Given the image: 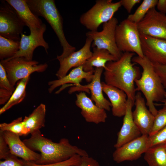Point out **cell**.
<instances>
[{"instance_id": "12", "label": "cell", "mask_w": 166, "mask_h": 166, "mask_svg": "<svg viewBox=\"0 0 166 166\" xmlns=\"http://www.w3.org/2000/svg\"><path fill=\"white\" fill-rule=\"evenodd\" d=\"M148 136L141 135L116 148L113 154V160L117 163L138 159L148 148Z\"/></svg>"}, {"instance_id": "34", "label": "cell", "mask_w": 166, "mask_h": 166, "mask_svg": "<svg viewBox=\"0 0 166 166\" xmlns=\"http://www.w3.org/2000/svg\"><path fill=\"white\" fill-rule=\"evenodd\" d=\"M27 163V161L11 154L3 161H0V166H26Z\"/></svg>"}, {"instance_id": "19", "label": "cell", "mask_w": 166, "mask_h": 166, "mask_svg": "<svg viewBox=\"0 0 166 166\" xmlns=\"http://www.w3.org/2000/svg\"><path fill=\"white\" fill-rule=\"evenodd\" d=\"M0 132L2 133L12 154L26 161L35 163L40 159V154L28 148L21 140L20 136L8 131Z\"/></svg>"}, {"instance_id": "28", "label": "cell", "mask_w": 166, "mask_h": 166, "mask_svg": "<svg viewBox=\"0 0 166 166\" xmlns=\"http://www.w3.org/2000/svg\"><path fill=\"white\" fill-rule=\"evenodd\" d=\"M158 0H144L135 12L128 16L127 19L137 24L144 18L148 11L156 6Z\"/></svg>"}, {"instance_id": "4", "label": "cell", "mask_w": 166, "mask_h": 166, "mask_svg": "<svg viewBox=\"0 0 166 166\" xmlns=\"http://www.w3.org/2000/svg\"><path fill=\"white\" fill-rule=\"evenodd\" d=\"M32 12L44 18L49 24L57 36L63 49L61 54L57 56L59 61L74 52L76 48L71 45L65 36L63 21L54 0H26Z\"/></svg>"}, {"instance_id": "22", "label": "cell", "mask_w": 166, "mask_h": 166, "mask_svg": "<svg viewBox=\"0 0 166 166\" xmlns=\"http://www.w3.org/2000/svg\"><path fill=\"white\" fill-rule=\"evenodd\" d=\"M15 9L25 26L30 30L40 28L43 23L29 7L26 0H6Z\"/></svg>"}, {"instance_id": "13", "label": "cell", "mask_w": 166, "mask_h": 166, "mask_svg": "<svg viewBox=\"0 0 166 166\" xmlns=\"http://www.w3.org/2000/svg\"><path fill=\"white\" fill-rule=\"evenodd\" d=\"M140 34L144 56L153 64L166 65V40Z\"/></svg>"}, {"instance_id": "8", "label": "cell", "mask_w": 166, "mask_h": 166, "mask_svg": "<svg viewBox=\"0 0 166 166\" xmlns=\"http://www.w3.org/2000/svg\"><path fill=\"white\" fill-rule=\"evenodd\" d=\"M0 4V35L20 42L25 26L15 9L6 0Z\"/></svg>"}, {"instance_id": "29", "label": "cell", "mask_w": 166, "mask_h": 166, "mask_svg": "<svg viewBox=\"0 0 166 166\" xmlns=\"http://www.w3.org/2000/svg\"><path fill=\"white\" fill-rule=\"evenodd\" d=\"M8 131L18 135L25 136V126L22 117L15 119L9 123L0 124V132Z\"/></svg>"}, {"instance_id": "25", "label": "cell", "mask_w": 166, "mask_h": 166, "mask_svg": "<svg viewBox=\"0 0 166 166\" xmlns=\"http://www.w3.org/2000/svg\"><path fill=\"white\" fill-rule=\"evenodd\" d=\"M144 153V159L148 166H166L165 143L153 146Z\"/></svg>"}, {"instance_id": "40", "label": "cell", "mask_w": 166, "mask_h": 166, "mask_svg": "<svg viewBox=\"0 0 166 166\" xmlns=\"http://www.w3.org/2000/svg\"><path fill=\"white\" fill-rule=\"evenodd\" d=\"M161 102L163 103V105H166V99L165 98Z\"/></svg>"}, {"instance_id": "6", "label": "cell", "mask_w": 166, "mask_h": 166, "mask_svg": "<svg viewBox=\"0 0 166 166\" xmlns=\"http://www.w3.org/2000/svg\"><path fill=\"white\" fill-rule=\"evenodd\" d=\"M11 85L14 86L19 80L24 78L35 72L42 73L48 67L46 63L38 64L35 60H29L23 57L1 60Z\"/></svg>"}, {"instance_id": "15", "label": "cell", "mask_w": 166, "mask_h": 166, "mask_svg": "<svg viewBox=\"0 0 166 166\" xmlns=\"http://www.w3.org/2000/svg\"><path fill=\"white\" fill-rule=\"evenodd\" d=\"M132 117L142 135H149L153 124L155 116L146 107V103L140 92L136 94Z\"/></svg>"}, {"instance_id": "36", "label": "cell", "mask_w": 166, "mask_h": 166, "mask_svg": "<svg viewBox=\"0 0 166 166\" xmlns=\"http://www.w3.org/2000/svg\"><path fill=\"white\" fill-rule=\"evenodd\" d=\"M155 70L160 77L165 89L166 88V65L153 64Z\"/></svg>"}, {"instance_id": "14", "label": "cell", "mask_w": 166, "mask_h": 166, "mask_svg": "<svg viewBox=\"0 0 166 166\" xmlns=\"http://www.w3.org/2000/svg\"><path fill=\"white\" fill-rule=\"evenodd\" d=\"M93 42L91 38L87 37L84 46L80 49L75 51L59 61L60 67L56 74L58 79L65 76L71 68L84 65L92 55L93 52L91 51L90 47Z\"/></svg>"}, {"instance_id": "7", "label": "cell", "mask_w": 166, "mask_h": 166, "mask_svg": "<svg viewBox=\"0 0 166 166\" xmlns=\"http://www.w3.org/2000/svg\"><path fill=\"white\" fill-rule=\"evenodd\" d=\"M137 24L126 19L117 26L115 31L117 47L121 52L136 53L144 57Z\"/></svg>"}, {"instance_id": "10", "label": "cell", "mask_w": 166, "mask_h": 166, "mask_svg": "<svg viewBox=\"0 0 166 166\" xmlns=\"http://www.w3.org/2000/svg\"><path fill=\"white\" fill-rule=\"evenodd\" d=\"M140 34L166 40V15L151 8L137 24Z\"/></svg>"}, {"instance_id": "21", "label": "cell", "mask_w": 166, "mask_h": 166, "mask_svg": "<svg viewBox=\"0 0 166 166\" xmlns=\"http://www.w3.org/2000/svg\"><path fill=\"white\" fill-rule=\"evenodd\" d=\"M94 70L85 72L82 65L75 67L63 78L49 82L48 91L51 93L57 87L68 83L73 84L75 87H78L81 85L80 83L83 79L90 83L93 78Z\"/></svg>"}, {"instance_id": "1", "label": "cell", "mask_w": 166, "mask_h": 166, "mask_svg": "<svg viewBox=\"0 0 166 166\" xmlns=\"http://www.w3.org/2000/svg\"><path fill=\"white\" fill-rule=\"evenodd\" d=\"M30 137L22 141L33 151L41 153L40 159L36 163L40 164H53L68 160L76 154L81 156L89 155L84 150L71 144L66 138H61L58 143L45 137L40 130L31 134Z\"/></svg>"}, {"instance_id": "42", "label": "cell", "mask_w": 166, "mask_h": 166, "mask_svg": "<svg viewBox=\"0 0 166 166\" xmlns=\"http://www.w3.org/2000/svg\"><path fill=\"white\" fill-rule=\"evenodd\" d=\"M165 98L166 99V92L165 95Z\"/></svg>"}, {"instance_id": "33", "label": "cell", "mask_w": 166, "mask_h": 166, "mask_svg": "<svg viewBox=\"0 0 166 166\" xmlns=\"http://www.w3.org/2000/svg\"><path fill=\"white\" fill-rule=\"evenodd\" d=\"M0 89H6L14 92L15 88L10 84L7 77L6 73L0 63Z\"/></svg>"}, {"instance_id": "41", "label": "cell", "mask_w": 166, "mask_h": 166, "mask_svg": "<svg viewBox=\"0 0 166 166\" xmlns=\"http://www.w3.org/2000/svg\"><path fill=\"white\" fill-rule=\"evenodd\" d=\"M165 151L166 152V143H165Z\"/></svg>"}, {"instance_id": "35", "label": "cell", "mask_w": 166, "mask_h": 166, "mask_svg": "<svg viewBox=\"0 0 166 166\" xmlns=\"http://www.w3.org/2000/svg\"><path fill=\"white\" fill-rule=\"evenodd\" d=\"M11 154L8 145L0 132V159L5 160Z\"/></svg>"}, {"instance_id": "31", "label": "cell", "mask_w": 166, "mask_h": 166, "mask_svg": "<svg viewBox=\"0 0 166 166\" xmlns=\"http://www.w3.org/2000/svg\"><path fill=\"white\" fill-rule=\"evenodd\" d=\"M81 156L76 154L65 160L53 164H40L31 162L27 161L26 166H72L79 164L81 161Z\"/></svg>"}, {"instance_id": "27", "label": "cell", "mask_w": 166, "mask_h": 166, "mask_svg": "<svg viewBox=\"0 0 166 166\" xmlns=\"http://www.w3.org/2000/svg\"><path fill=\"white\" fill-rule=\"evenodd\" d=\"M20 46V42L11 40L0 35L1 60L12 57L18 51Z\"/></svg>"}, {"instance_id": "2", "label": "cell", "mask_w": 166, "mask_h": 166, "mask_svg": "<svg viewBox=\"0 0 166 166\" xmlns=\"http://www.w3.org/2000/svg\"><path fill=\"white\" fill-rule=\"evenodd\" d=\"M135 53L124 52L116 61H109L104 72L105 82L124 91L127 98L134 101L136 96L135 81L141 76L140 68L132 62Z\"/></svg>"}, {"instance_id": "30", "label": "cell", "mask_w": 166, "mask_h": 166, "mask_svg": "<svg viewBox=\"0 0 166 166\" xmlns=\"http://www.w3.org/2000/svg\"><path fill=\"white\" fill-rule=\"evenodd\" d=\"M163 105V108L158 110L155 116L152 127L149 136L154 135L166 125V105Z\"/></svg>"}, {"instance_id": "37", "label": "cell", "mask_w": 166, "mask_h": 166, "mask_svg": "<svg viewBox=\"0 0 166 166\" xmlns=\"http://www.w3.org/2000/svg\"><path fill=\"white\" fill-rule=\"evenodd\" d=\"M72 166H101L99 162L92 157L89 156L81 157L80 164Z\"/></svg>"}, {"instance_id": "32", "label": "cell", "mask_w": 166, "mask_h": 166, "mask_svg": "<svg viewBox=\"0 0 166 166\" xmlns=\"http://www.w3.org/2000/svg\"><path fill=\"white\" fill-rule=\"evenodd\" d=\"M166 143V125L156 133L149 136L148 140V148L154 145Z\"/></svg>"}, {"instance_id": "39", "label": "cell", "mask_w": 166, "mask_h": 166, "mask_svg": "<svg viewBox=\"0 0 166 166\" xmlns=\"http://www.w3.org/2000/svg\"><path fill=\"white\" fill-rule=\"evenodd\" d=\"M157 9L159 12L163 14L166 13V0H158Z\"/></svg>"}, {"instance_id": "3", "label": "cell", "mask_w": 166, "mask_h": 166, "mask_svg": "<svg viewBox=\"0 0 166 166\" xmlns=\"http://www.w3.org/2000/svg\"><path fill=\"white\" fill-rule=\"evenodd\" d=\"M132 61L139 65L143 71L140 77L136 80V91H140L145 97L146 105L149 110L155 116L158 110L154 102L161 101L165 98L166 92L161 79L156 72L153 65L147 58L134 56Z\"/></svg>"}, {"instance_id": "24", "label": "cell", "mask_w": 166, "mask_h": 166, "mask_svg": "<svg viewBox=\"0 0 166 166\" xmlns=\"http://www.w3.org/2000/svg\"><path fill=\"white\" fill-rule=\"evenodd\" d=\"M93 53L91 57L87 60L83 65L85 72L93 70L94 67L105 68L106 64L109 61H115L116 59L107 50L93 48Z\"/></svg>"}, {"instance_id": "38", "label": "cell", "mask_w": 166, "mask_h": 166, "mask_svg": "<svg viewBox=\"0 0 166 166\" xmlns=\"http://www.w3.org/2000/svg\"><path fill=\"white\" fill-rule=\"evenodd\" d=\"M140 0H120L121 6L130 13L134 6L136 4L140 2Z\"/></svg>"}, {"instance_id": "11", "label": "cell", "mask_w": 166, "mask_h": 166, "mask_svg": "<svg viewBox=\"0 0 166 166\" xmlns=\"http://www.w3.org/2000/svg\"><path fill=\"white\" fill-rule=\"evenodd\" d=\"M46 29V25L43 23L40 28L30 30L29 35H27L22 34L21 36L19 50L12 57L7 59L23 57L28 60H32L34 51L39 46L43 47L48 53L49 44L45 40L43 37Z\"/></svg>"}, {"instance_id": "26", "label": "cell", "mask_w": 166, "mask_h": 166, "mask_svg": "<svg viewBox=\"0 0 166 166\" xmlns=\"http://www.w3.org/2000/svg\"><path fill=\"white\" fill-rule=\"evenodd\" d=\"M30 79L28 76L19 80L16 87L8 101L0 109V114L12 107L21 102L26 96V87Z\"/></svg>"}, {"instance_id": "17", "label": "cell", "mask_w": 166, "mask_h": 166, "mask_svg": "<svg viewBox=\"0 0 166 166\" xmlns=\"http://www.w3.org/2000/svg\"><path fill=\"white\" fill-rule=\"evenodd\" d=\"M134 105V101L127 98L123 124L117 134V140L114 145L116 148L141 136V134L133 118L132 110Z\"/></svg>"}, {"instance_id": "18", "label": "cell", "mask_w": 166, "mask_h": 166, "mask_svg": "<svg viewBox=\"0 0 166 166\" xmlns=\"http://www.w3.org/2000/svg\"><path fill=\"white\" fill-rule=\"evenodd\" d=\"M76 106L81 110V114L85 121L96 124L105 123L107 117L106 110L94 104L84 92L76 94Z\"/></svg>"}, {"instance_id": "9", "label": "cell", "mask_w": 166, "mask_h": 166, "mask_svg": "<svg viewBox=\"0 0 166 166\" xmlns=\"http://www.w3.org/2000/svg\"><path fill=\"white\" fill-rule=\"evenodd\" d=\"M118 23L117 19L113 17L103 24L101 31H89L86 34L87 37L93 40L92 47L108 50L117 60L123 53L118 49L116 42L115 31Z\"/></svg>"}, {"instance_id": "20", "label": "cell", "mask_w": 166, "mask_h": 166, "mask_svg": "<svg viewBox=\"0 0 166 166\" xmlns=\"http://www.w3.org/2000/svg\"><path fill=\"white\" fill-rule=\"evenodd\" d=\"M103 91L108 97L111 105L112 114L115 117L124 116L125 113L127 96L123 90L101 82Z\"/></svg>"}, {"instance_id": "16", "label": "cell", "mask_w": 166, "mask_h": 166, "mask_svg": "<svg viewBox=\"0 0 166 166\" xmlns=\"http://www.w3.org/2000/svg\"><path fill=\"white\" fill-rule=\"evenodd\" d=\"M104 69L96 68L94 70L93 77L90 82L87 85L75 87L71 88L69 93L80 90H89L91 93V99L93 101L95 105L100 108L109 111L111 107V104L104 96L101 78Z\"/></svg>"}, {"instance_id": "5", "label": "cell", "mask_w": 166, "mask_h": 166, "mask_svg": "<svg viewBox=\"0 0 166 166\" xmlns=\"http://www.w3.org/2000/svg\"><path fill=\"white\" fill-rule=\"evenodd\" d=\"M121 6L120 1L113 2L111 0H97L95 4L80 16L81 24L89 31H97L99 26L113 17Z\"/></svg>"}, {"instance_id": "23", "label": "cell", "mask_w": 166, "mask_h": 166, "mask_svg": "<svg viewBox=\"0 0 166 166\" xmlns=\"http://www.w3.org/2000/svg\"><path fill=\"white\" fill-rule=\"evenodd\" d=\"M46 109L45 105L41 104L28 116L23 119L25 126V136L31 134L45 126Z\"/></svg>"}]
</instances>
